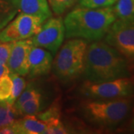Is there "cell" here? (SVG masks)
Returning <instances> with one entry per match:
<instances>
[{"mask_svg":"<svg viewBox=\"0 0 134 134\" xmlns=\"http://www.w3.org/2000/svg\"><path fill=\"white\" fill-rule=\"evenodd\" d=\"M86 81L100 83L130 77L127 59L106 42L87 46L83 73Z\"/></svg>","mask_w":134,"mask_h":134,"instance_id":"cell-1","label":"cell"},{"mask_svg":"<svg viewBox=\"0 0 134 134\" xmlns=\"http://www.w3.org/2000/svg\"><path fill=\"white\" fill-rule=\"evenodd\" d=\"M116 16L113 8H87L79 7L69 12L63 20L65 36L86 41H98L108 32Z\"/></svg>","mask_w":134,"mask_h":134,"instance_id":"cell-2","label":"cell"},{"mask_svg":"<svg viewBox=\"0 0 134 134\" xmlns=\"http://www.w3.org/2000/svg\"><path fill=\"white\" fill-rule=\"evenodd\" d=\"M133 96L115 99H96L82 104L86 118L94 125L105 128H113L123 122L133 108Z\"/></svg>","mask_w":134,"mask_h":134,"instance_id":"cell-3","label":"cell"},{"mask_svg":"<svg viewBox=\"0 0 134 134\" xmlns=\"http://www.w3.org/2000/svg\"><path fill=\"white\" fill-rule=\"evenodd\" d=\"M87 46L86 40L79 38H72L65 43L53 60L52 68L59 79L68 81L81 75Z\"/></svg>","mask_w":134,"mask_h":134,"instance_id":"cell-4","label":"cell"},{"mask_svg":"<svg viewBox=\"0 0 134 134\" xmlns=\"http://www.w3.org/2000/svg\"><path fill=\"white\" fill-rule=\"evenodd\" d=\"M81 92L92 99H115L133 96L134 78L126 77L100 83L86 81L81 88Z\"/></svg>","mask_w":134,"mask_h":134,"instance_id":"cell-5","label":"cell"},{"mask_svg":"<svg viewBox=\"0 0 134 134\" xmlns=\"http://www.w3.org/2000/svg\"><path fill=\"white\" fill-rule=\"evenodd\" d=\"M104 37L126 59H134V19H116Z\"/></svg>","mask_w":134,"mask_h":134,"instance_id":"cell-6","label":"cell"},{"mask_svg":"<svg viewBox=\"0 0 134 134\" xmlns=\"http://www.w3.org/2000/svg\"><path fill=\"white\" fill-rule=\"evenodd\" d=\"M43 22L40 17L20 13L0 31V41L15 42L34 37Z\"/></svg>","mask_w":134,"mask_h":134,"instance_id":"cell-7","label":"cell"},{"mask_svg":"<svg viewBox=\"0 0 134 134\" xmlns=\"http://www.w3.org/2000/svg\"><path fill=\"white\" fill-rule=\"evenodd\" d=\"M65 37V26L60 18H48L41 26L37 33L32 37L34 46L50 51L52 54H57Z\"/></svg>","mask_w":134,"mask_h":134,"instance_id":"cell-8","label":"cell"},{"mask_svg":"<svg viewBox=\"0 0 134 134\" xmlns=\"http://www.w3.org/2000/svg\"><path fill=\"white\" fill-rule=\"evenodd\" d=\"M32 46V41L30 38L12 43L11 51L7 63L10 73H15L21 76L29 75V52Z\"/></svg>","mask_w":134,"mask_h":134,"instance_id":"cell-9","label":"cell"},{"mask_svg":"<svg viewBox=\"0 0 134 134\" xmlns=\"http://www.w3.org/2000/svg\"><path fill=\"white\" fill-rule=\"evenodd\" d=\"M30 77H37L48 74L52 68V54L48 50L32 46L29 52Z\"/></svg>","mask_w":134,"mask_h":134,"instance_id":"cell-10","label":"cell"},{"mask_svg":"<svg viewBox=\"0 0 134 134\" xmlns=\"http://www.w3.org/2000/svg\"><path fill=\"white\" fill-rule=\"evenodd\" d=\"M18 12L40 17L45 22L52 17L47 0H11Z\"/></svg>","mask_w":134,"mask_h":134,"instance_id":"cell-11","label":"cell"},{"mask_svg":"<svg viewBox=\"0 0 134 134\" xmlns=\"http://www.w3.org/2000/svg\"><path fill=\"white\" fill-rule=\"evenodd\" d=\"M12 134H41L45 133L46 124L33 115H25L9 125Z\"/></svg>","mask_w":134,"mask_h":134,"instance_id":"cell-12","label":"cell"},{"mask_svg":"<svg viewBox=\"0 0 134 134\" xmlns=\"http://www.w3.org/2000/svg\"><path fill=\"white\" fill-rule=\"evenodd\" d=\"M113 10L118 19H134V0H118Z\"/></svg>","mask_w":134,"mask_h":134,"instance_id":"cell-13","label":"cell"},{"mask_svg":"<svg viewBox=\"0 0 134 134\" xmlns=\"http://www.w3.org/2000/svg\"><path fill=\"white\" fill-rule=\"evenodd\" d=\"M17 13L11 0H0V31L14 18Z\"/></svg>","mask_w":134,"mask_h":134,"instance_id":"cell-14","label":"cell"},{"mask_svg":"<svg viewBox=\"0 0 134 134\" xmlns=\"http://www.w3.org/2000/svg\"><path fill=\"white\" fill-rule=\"evenodd\" d=\"M18 112L14 105L8 103H0V128L12 125L16 119Z\"/></svg>","mask_w":134,"mask_h":134,"instance_id":"cell-15","label":"cell"},{"mask_svg":"<svg viewBox=\"0 0 134 134\" xmlns=\"http://www.w3.org/2000/svg\"><path fill=\"white\" fill-rule=\"evenodd\" d=\"M41 109V94L27 100L16 109V111L21 115H36Z\"/></svg>","mask_w":134,"mask_h":134,"instance_id":"cell-16","label":"cell"},{"mask_svg":"<svg viewBox=\"0 0 134 134\" xmlns=\"http://www.w3.org/2000/svg\"><path fill=\"white\" fill-rule=\"evenodd\" d=\"M10 77L12 79V92L9 99L8 100L7 103L9 104L14 105L16 100L18 98L20 94L24 90L25 86V81L23 76L15 74V73H10Z\"/></svg>","mask_w":134,"mask_h":134,"instance_id":"cell-17","label":"cell"},{"mask_svg":"<svg viewBox=\"0 0 134 134\" xmlns=\"http://www.w3.org/2000/svg\"><path fill=\"white\" fill-rule=\"evenodd\" d=\"M12 79L9 74H5L0 77V103L7 102L12 92Z\"/></svg>","mask_w":134,"mask_h":134,"instance_id":"cell-18","label":"cell"},{"mask_svg":"<svg viewBox=\"0 0 134 134\" xmlns=\"http://www.w3.org/2000/svg\"><path fill=\"white\" fill-rule=\"evenodd\" d=\"M46 128L44 134H66L68 133L67 128L59 118H54L45 122Z\"/></svg>","mask_w":134,"mask_h":134,"instance_id":"cell-19","label":"cell"},{"mask_svg":"<svg viewBox=\"0 0 134 134\" xmlns=\"http://www.w3.org/2000/svg\"><path fill=\"white\" fill-rule=\"evenodd\" d=\"M53 12L57 15H61L67 9L75 4L76 0H47Z\"/></svg>","mask_w":134,"mask_h":134,"instance_id":"cell-20","label":"cell"},{"mask_svg":"<svg viewBox=\"0 0 134 134\" xmlns=\"http://www.w3.org/2000/svg\"><path fill=\"white\" fill-rule=\"evenodd\" d=\"M118 0H80V6L87 8H100L111 7Z\"/></svg>","mask_w":134,"mask_h":134,"instance_id":"cell-21","label":"cell"},{"mask_svg":"<svg viewBox=\"0 0 134 134\" xmlns=\"http://www.w3.org/2000/svg\"><path fill=\"white\" fill-rule=\"evenodd\" d=\"M39 94H40V93L39 92L38 90L33 86H29L26 90L24 89V90L20 94V96L18 97V98L16 100L15 103L14 104V107H15V109L16 110L23 104H24L25 102L33 98Z\"/></svg>","mask_w":134,"mask_h":134,"instance_id":"cell-22","label":"cell"},{"mask_svg":"<svg viewBox=\"0 0 134 134\" xmlns=\"http://www.w3.org/2000/svg\"><path fill=\"white\" fill-rule=\"evenodd\" d=\"M13 42L0 41V64L7 65Z\"/></svg>","mask_w":134,"mask_h":134,"instance_id":"cell-23","label":"cell"},{"mask_svg":"<svg viewBox=\"0 0 134 134\" xmlns=\"http://www.w3.org/2000/svg\"><path fill=\"white\" fill-rule=\"evenodd\" d=\"M60 117V110L57 104H54L48 110H46L42 113H40L38 115L39 119L42 120L44 122L47 121L48 120L52 119L54 118H59Z\"/></svg>","mask_w":134,"mask_h":134,"instance_id":"cell-24","label":"cell"},{"mask_svg":"<svg viewBox=\"0 0 134 134\" xmlns=\"http://www.w3.org/2000/svg\"><path fill=\"white\" fill-rule=\"evenodd\" d=\"M9 73L10 71L8 66H7V65L0 64V77L5 74H9Z\"/></svg>","mask_w":134,"mask_h":134,"instance_id":"cell-25","label":"cell"},{"mask_svg":"<svg viewBox=\"0 0 134 134\" xmlns=\"http://www.w3.org/2000/svg\"><path fill=\"white\" fill-rule=\"evenodd\" d=\"M130 130H131L132 132H134V119L132 120V121L130 124Z\"/></svg>","mask_w":134,"mask_h":134,"instance_id":"cell-26","label":"cell"}]
</instances>
